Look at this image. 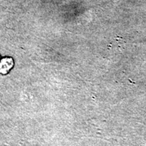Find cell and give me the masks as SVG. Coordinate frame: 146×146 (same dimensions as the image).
Returning a JSON list of instances; mask_svg holds the SVG:
<instances>
[{
    "mask_svg": "<svg viewBox=\"0 0 146 146\" xmlns=\"http://www.w3.org/2000/svg\"><path fill=\"white\" fill-rule=\"evenodd\" d=\"M13 60L10 58H4L0 61V74H6L13 67Z\"/></svg>",
    "mask_w": 146,
    "mask_h": 146,
    "instance_id": "1",
    "label": "cell"
}]
</instances>
